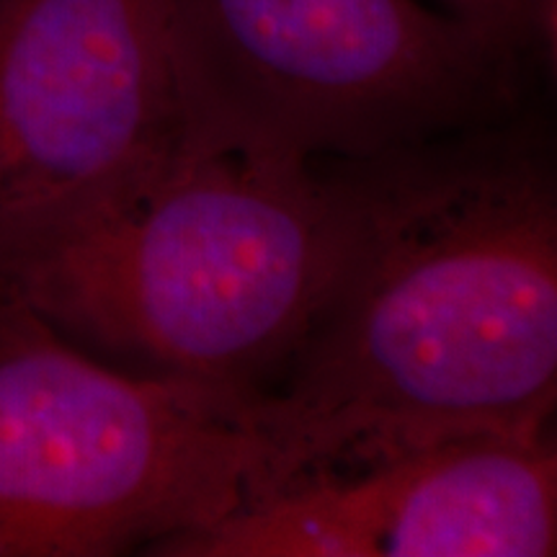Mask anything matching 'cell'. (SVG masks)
<instances>
[{"mask_svg": "<svg viewBox=\"0 0 557 557\" xmlns=\"http://www.w3.org/2000/svg\"><path fill=\"white\" fill-rule=\"evenodd\" d=\"M331 267L276 385L243 406L248 496L462 436H553L557 160L519 111L361 158L310 160Z\"/></svg>", "mask_w": 557, "mask_h": 557, "instance_id": "1", "label": "cell"}, {"mask_svg": "<svg viewBox=\"0 0 557 557\" xmlns=\"http://www.w3.org/2000/svg\"><path fill=\"white\" fill-rule=\"evenodd\" d=\"M315 165L186 135L0 287L90 357L233 395L276 385L331 267Z\"/></svg>", "mask_w": 557, "mask_h": 557, "instance_id": "2", "label": "cell"}, {"mask_svg": "<svg viewBox=\"0 0 557 557\" xmlns=\"http://www.w3.org/2000/svg\"><path fill=\"white\" fill-rule=\"evenodd\" d=\"M186 135L361 158L527 109L532 62L423 0H160Z\"/></svg>", "mask_w": 557, "mask_h": 557, "instance_id": "3", "label": "cell"}, {"mask_svg": "<svg viewBox=\"0 0 557 557\" xmlns=\"http://www.w3.org/2000/svg\"><path fill=\"white\" fill-rule=\"evenodd\" d=\"M246 403L90 357L0 299V557H111L197 532L246 500Z\"/></svg>", "mask_w": 557, "mask_h": 557, "instance_id": "4", "label": "cell"}, {"mask_svg": "<svg viewBox=\"0 0 557 557\" xmlns=\"http://www.w3.org/2000/svg\"><path fill=\"white\" fill-rule=\"evenodd\" d=\"M181 137L160 0H0V287Z\"/></svg>", "mask_w": 557, "mask_h": 557, "instance_id": "5", "label": "cell"}, {"mask_svg": "<svg viewBox=\"0 0 557 557\" xmlns=\"http://www.w3.org/2000/svg\"><path fill=\"white\" fill-rule=\"evenodd\" d=\"M553 436H462L299 475L165 557H553Z\"/></svg>", "mask_w": 557, "mask_h": 557, "instance_id": "6", "label": "cell"}, {"mask_svg": "<svg viewBox=\"0 0 557 557\" xmlns=\"http://www.w3.org/2000/svg\"><path fill=\"white\" fill-rule=\"evenodd\" d=\"M434 5L511 47L532 65L553 67L557 0H434Z\"/></svg>", "mask_w": 557, "mask_h": 557, "instance_id": "7", "label": "cell"}]
</instances>
